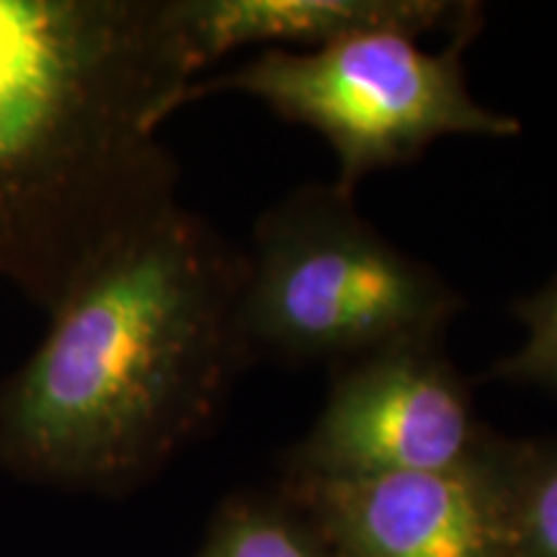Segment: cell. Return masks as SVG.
I'll return each mask as SVG.
<instances>
[{
  "label": "cell",
  "mask_w": 557,
  "mask_h": 557,
  "mask_svg": "<svg viewBox=\"0 0 557 557\" xmlns=\"http://www.w3.org/2000/svg\"><path fill=\"white\" fill-rule=\"evenodd\" d=\"M243 282L246 250L178 201L132 230L0 380V470L111 498L150 483L253 364Z\"/></svg>",
  "instance_id": "1"
},
{
  "label": "cell",
  "mask_w": 557,
  "mask_h": 557,
  "mask_svg": "<svg viewBox=\"0 0 557 557\" xmlns=\"http://www.w3.org/2000/svg\"><path fill=\"white\" fill-rule=\"evenodd\" d=\"M197 78L178 0H0V278L50 315L176 205L160 127Z\"/></svg>",
  "instance_id": "2"
},
{
  "label": "cell",
  "mask_w": 557,
  "mask_h": 557,
  "mask_svg": "<svg viewBox=\"0 0 557 557\" xmlns=\"http://www.w3.org/2000/svg\"><path fill=\"white\" fill-rule=\"evenodd\" d=\"M465 297L393 246L333 184L299 186L256 222L240 329L250 359L329 364L442 341Z\"/></svg>",
  "instance_id": "3"
},
{
  "label": "cell",
  "mask_w": 557,
  "mask_h": 557,
  "mask_svg": "<svg viewBox=\"0 0 557 557\" xmlns=\"http://www.w3.org/2000/svg\"><path fill=\"white\" fill-rule=\"evenodd\" d=\"M472 39H447L434 52L410 34L372 32L320 50H261L230 73L194 81L184 107L218 94L267 103L331 145L333 186L354 197L369 173L413 163L444 137L519 135V120L472 96L462 65Z\"/></svg>",
  "instance_id": "4"
},
{
  "label": "cell",
  "mask_w": 557,
  "mask_h": 557,
  "mask_svg": "<svg viewBox=\"0 0 557 557\" xmlns=\"http://www.w3.org/2000/svg\"><path fill=\"white\" fill-rule=\"evenodd\" d=\"M498 438L442 341H410L331 369L323 408L289 447L282 478L455 470L491 455Z\"/></svg>",
  "instance_id": "5"
},
{
  "label": "cell",
  "mask_w": 557,
  "mask_h": 557,
  "mask_svg": "<svg viewBox=\"0 0 557 557\" xmlns=\"http://www.w3.org/2000/svg\"><path fill=\"white\" fill-rule=\"evenodd\" d=\"M508 447L455 470L374 478H282L278 491L336 557H521Z\"/></svg>",
  "instance_id": "6"
},
{
  "label": "cell",
  "mask_w": 557,
  "mask_h": 557,
  "mask_svg": "<svg viewBox=\"0 0 557 557\" xmlns=\"http://www.w3.org/2000/svg\"><path fill=\"white\" fill-rule=\"evenodd\" d=\"M199 73L243 47L320 50L372 32L478 37L483 5L468 0H178Z\"/></svg>",
  "instance_id": "7"
},
{
  "label": "cell",
  "mask_w": 557,
  "mask_h": 557,
  "mask_svg": "<svg viewBox=\"0 0 557 557\" xmlns=\"http://www.w3.org/2000/svg\"><path fill=\"white\" fill-rule=\"evenodd\" d=\"M194 557H336L278 487L243 491L222 500Z\"/></svg>",
  "instance_id": "8"
},
{
  "label": "cell",
  "mask_w": 557,
  "mask_h": 557,
  "mask_svg": "<svg viewBox=\"0 0 557 557\" xmlns=\"http://www.w3.org/2000/svg\"><path fill=\"white\" fill-rule=\"evenodd\" d=\"M508 483L521 557H557V438H511Z\"/></svg>",
  "instance_id": "9"
},
{
  "label": "cell",
  "mask_w": 557,
  "mask_h": 557,
  "mask_svg": "<svg viewBox=\"0 0 557 557\" xmlns=\"http://www.w3.org/2000/svg\"><path fill=\"white\" fill-rule=\"evenodd\" d=\"M511 310L527 331L524 344L493 361L491 377L557 395V276L534 295L517 299Z\"/></svg>",
  "instance_id": "10"
}]
</instances>
